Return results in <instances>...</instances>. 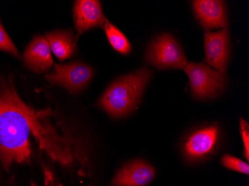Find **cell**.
Here are the masks:
<instances>
[{
  "label": "cell",
  "instance_id": "cell-1",
  "mask_svg": "<svg viewBox=\"0 0 249 186\" xmlns=\"http://www.w3.org/2000/svg\"><path fill=\"white\" fill-rule=\"evenodd\" d=\"M49 116L48 110L36 111L21 100L11 76L0 77V162L5 169L30 162L32 138L54 160L72 162V141L57 131Z\"/></svg>",
  "mask_w": 249,
  "mask_h": 186
},
{
  "label": "cell",
  "instance_id": "cell-2",
  "mask_svg": "<svg viewBox=\"0 0 249 186\" xmlns=\"http://www.w3.org/2000/svg\"><path fill=\"white\" fill-rule=\"evenodd\" d=\"M152 77L146 67L120 77L107 87L98 105L113 118L126 116L138 105Z\"/></svg>",
  "mask_w": 249,
  "mask_h": 186
},
{
  "label": "cell",
  "instance_id": "cell-3",
  "mask_svg": "<svg viewBox=\"0 0 249 186\" xmlns=\"http://www.w3.org/2000/svg\"><path fill=\"white\" fill-rule=\"evenodd\" d=\"M145 59L158 69H180L187 64L183 49L169 34H163L151 42L145 52Z\"/></svg>",
  "mask_w": 249,
  "mask_h": 186
},
{
  "label": "cell",
  "instance_id": "cell-4",
  "mask_svg": "<svg viewBox=\"0 0 249 186\" xmlns=\"http://www.w3.org/2000/svg\"><path fill=\"white\" fill-rule=\"evenodd\" d=\"M184 70L190 80L192 94L197 99L213 97L225 89V75L204 63H189Z\"/></svg>",
  "mask_w": 249,
  "mask_h": 186
},
{
  "label": "cell",
  "instance_id": "cell-5",
  "mask_svg": "<svg viewBox=\"0 0 249 186\" xmlns=\"http://www.w3.org/2000/svg\"><path fill=\"white\" fill-rule=\"evenodd\" d=\"M93 75L91 67L82 63L74 62L64 65L54 64V71L45 75V78L50 83L59 85L74 94L88 85Z\"/></svg>",
  "mask_w": 249,
  "mask_h": 186
},
{
  "label": "cell",
  "instance_id": "cell-6",
  "mask_svg": "<svg viewBox=\"0 0 249 186\" xmlns=\"http://www.w3.org/2000/svg\"><path fill=\"white\" fill-rule=\"evenodd\" d=\"M205 63L225 75L230 52V37L227 28L205 34Z\"/></svg>",
  "mask_w": 249,
  "mask_h": 186
},
{
  "label": "cell",
  "instance_id": "cell-7",
  "mask_svg": "<svg viewBox=\"0 0 249 186\" xmlns=\"http://www.w3.org/2000/svg\"><path fill=\"white\" fill-rule=\"evenodd\" d=\"M192 7L197 20L203 29L208 31L229 26L227 9L224 1L219 0H196Z\"/></svg>",
  "mask_w": 249,
  "mask_h": 186
},
{
  "label": "cell",
  "instance_id": "cell-8",
  "mask_svg": "<svg viewBox=\"0 0 249 186\" xmlns=\"http://www.w3.org/2000/svg\"><path fill=\"white\" fill-rule=\"evenodd\" d=\"M74 20L77 39L93 28L104 26L106 19L100 2L96 0H78L74 5Z\"/></svg>",
  "mask_w": 249,
  "mask_h": 186
},
{
  "label": "cell",
  "instance_id": "cell-9",
  "mask_svg": "<svg viewBox=\"0 0 249 186\" xmlns=\"http://www.w3.org/2000/svg\"><path fill=\"white\" fill-rule=\"evenodd\" d=\"M155 175V169L142 160H134L119 170L111 182L114 186H145Z\"/></svg>",
  "mask_w": 249,
  "mask_h": 186
},
{
  "label": "cell",
  "instance_id": "cell-10",
  "mask_svg": "<svg viewBox=\"0 0 249 186\" xmlns=\"http://www.w3.org/2000/svg\"><path fill=\"white\" fill-rule=\"evenodd\" d=\"M219 129L216 126L205 127L192 134L184 144L186 156L191 159H201L213 151L217 142Z\"/></svg>",
  "mask_w": 249,
  "mask_h": 186
},
{
  "label": "cell",
  "instance_id": "cell-11",
  "mask_svg": "<svg viewBox=\"0 0 249 186\" xmlns=\"http://www.w3.org/2000/svg\"><path fill=\"white\" fill-rule=\"evenodd\" d=\"M23 61L26 67L37 73L47 72L53 66L51 50L47 39L37 36L27 46Z\"/></svg>",
  "mask_w": 249,
  "mask_h": 186
},
{
  "label": "cell",
  "instance_id": "cell-12",
  "mask_svg": "<svg viewBox=\"0 0 249 186\" xmlns=\"http://www.w3.org/2000/svg\"><path fill=\"white\" fill-rule=\"evenodd\" d=\"M51 51L61 61L72 57L75 52V43L72 31H58L46 34Z\"/></svg>",
  "mask_w": 249,
  "mask_h": 186
},
{
  "label": "cell",
  "instance_id": "cell-13",
  "mask_svg": "<svg viewBox=\"0 0 249 186\" xmlns=\"http://www.w3.org/2000/svg\"><path fill=\"white\" fill-rule=\"evenodd\" d=\"M103 27L106 37L112 48L124 55L129 54L131 51V46L123 32L107 20Z\"/></svg>",
  "mask_w": 249,
  "mask_h": 186
},
{
  "label": "cell",
  "instance_id": "cell-14",
  "mask_svg": "<svg viewBox=\"0 0 249 186\" xmlns=\"http://www.w3.org/2000/svg\"><path fill=\"white\" fill-rule=\"evenodd\" d=\"M221 162H222V166L226 169L249 175V164L247 162H243L238 158L235 157L231 155L225 154L222 156Z\"/></svg>",
  "mask_w": 249,
  "mask_h": 186
},
{
  "label": "cell",
  "instance_id": "cell-15",
  "mask_svg": "<svg viewBox=\"0 0 249 186\" xmlns=\"http://www.w3.org/2000/svg\"><path fill=\"white\" fill-rule=\"evenodd\" d=\"M0 50L11 53L16 57H19V53L16 47L14 45L13 42L11 41V38L1 23H0Z\"/></svg>",
  "mask_w": 249,
  "mask_h": 186
},
{
  "label": "cell",
  "instance_id": "cell-16",
  "mask_svg": "<svg viewBox=\"0 0 249 186\" xmlns=\"http://www.w3.org/2000/svg\"><path fill=\"white\" fill-rule=\"evenodd\" d=\"M240 134H241L242 140L244 147V156L248 162L249 160V126L247 121L243 118H240Z\"/></svg>",
  "mask_w": 249,
  "mask_h": 186
}]
</instances>
